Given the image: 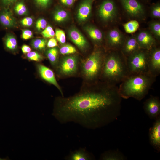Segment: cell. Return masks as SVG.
<instances>
[{
    "instance_id": "6da1fadb",
    "label": "cell",
    "mask_w": 160,
    "mask_h": 160,
    "mask_svg": "<svg viewBox=\"0 0 160 160\" xmlns=\"http://www.w3.org/2000/svg\"><path fill=\"white\" fill-rule=\"evenodd\" d=\"M121 98L115 88L83 92L58 99L52 115L61 124L73 122L94 129L117 119L121 114Z\"/></svg>"
},
{
    "instance_id": "7a4b0ae2",
    "label": "cell",
    "mask_w": 160,
    "mask_h": 160,
    "mask_svg": "<svg viewBox=\"0 0 160 160\" xmlns=\"http://www.w3.org/2000/svg\"><path fill=\"white\" fill-rule=\"evenodd\" d=\"M149 73L135 74L126 77L118 89L122 98L141 100L147 94L152 82Z\"/></svg>"
},
{
    "instance_id": "3957f363",
    "label": "cell",
    "mask_w": 160,
    "mask_h": 160,
    "mask_svg": "<svg viewBox=\"0 0 160 160\" xmlns=\"http://www.w3.org/2000/svg\"><path fill=\"white\" fill-rule=\"evenodd\" d=\"M128 71L127 63H124L117 54L111 53L106 58L103 68V73L113 82L124 79L127 77Z\"/></svg>"
},
{
    "instance_id": "277c9868",
    "label": "cell",
    "mask_w": 160,
    "mask_h": 160,
    "mask_svg": "<svg viewBox=\"0 0 160 160\" xmlns=\"http://www.w3.org/2000/svg\"><path fill=\"white\" fill-rule=\"evenodd\" d=\"M149 60L145 52L138 50L130 55L127 63L128 71L135 74L150 73Z\"/></svg>"
},
{
    "instance_id": "5b68a950",
    "label": "cell",
    "mask_w": 160,
    "mask_h": 160,
    "mask_svg": "<svg viewBox=\"0 0 160 160\" xmlns=\"http://www.w3.org/2000/svg\"><path fill=\"white\" fill-rule=\"evenodd\" d=\"M103 55L99 50L92 52L86 60L83 65L84 74L88 78L92 79L99 73L103 64Z\"/></svg>"
},
{
    "instance_id": "8992f818",
    "label": "cell",
    "mask_w": 160,
    "mask_h": 160,
    "mask_svg": "<svg viewBox=\"0 0 160 160\" xmlns=\"http://www.w3.org/2000/svg\"><path fill=\"white\" fill-rule=\"evenodd\" d=\"M98 14L101 20L104 22L113 21L116 18L118 10L113 0H104L100 4Z\"/></svg>"
},
{
    "instance_id": "52a82bcc",
    "label": "cell",
    "mask_w": 160,
    "mask_h": 160,
    "mask_svg": "<svg viewBox=\"0 0 160 160\" xmlns=\"http://www.w3.org/2000/svg\"><path fill=\"white\" fill-rule=\"evenodd\" d=\"M126 13L131 17L142 19L145 16L143 5L137 0H119Z\"/></svg>"
},
{
    "instance_id": "ba28073f",
    "label": "cell",
    "mask_w": 160,
    "mask_h": 160,
    "mask_svg": "<svg viewBox=\"0 0 160 160\" xmlns=\"http://www.w3.org/2000/svg\"><path fill=\"white\" fill-rule=\"evenodd\" d=\"M144 112L151 119L156 120L160 117V102L158 97L151 96L144 102Z\"/></svg>"
},
{
    "instance_id": "9c48e42d",
    "label": "cell",
    "mask_w": 160,
    "mask_h": 160,
    "mask_svg": "<svg viewBox=\"0 0 160 160\" xmlns=\"http://www.w3.org/2000/svg\"><path fill=\"white\" fill-rule=\"evenodd\" d=\"M77 59L75 55H71L64 57L61 60L59 70L62 74L68 75L75 72L77 68Z\"/></svg>"
},
{
    "instance_id": "30bf717a",
    "label": "cell",
    "mask_w": 160,
    "mask_h": 160,
    "mask_svg": "<svg viewBox=\"0 0 160 160\" xmlns=\"http://www.w3.org/2000/svg\"><path fill=\"white\" fill-rule=\"evenodd\" d=\"M149 130L150 144L158 152H160V117L156 119Z\"/></svg>"
},
{
    "instance_id": "8fae6325",
    "label": "cell",
    "mask_w": 160,
    "mask_h": 160,
    "mask_svg": "<svg viewBox=\"0 0 160 160\" xmlns=\"http://www.w3.org/2000/svg\"><path fill=\"white\" fill-rule=\"evenodd\" d=\"M37 68L39 74L42 79L55 86L63 96L61 89L56 81L53 71L47 67L40 64H37Z\"/></svg>"
},
{
    "instance_id": "7c38bea8",
    "label": "cell",
    "mask_w": 160,
    "mask_h": 160,
    "mask_svg": "<svg viewBox=\"0 0 160 160\" xmlns=\"http://www.w3.org/2000/svg\"><path fill=\"white\" fill-rule=\"evenodd\" d=\"M96 0H82L78 7L77 17L78 20L84 22L89 17L91 14L92 5Z\"/></svg>"
},
{
    "instance_id": "4fadbf2b",
    "label": "cell",
    "mask_w": 160,
    "mask_h": 160,
    "mask_svg": "<svg viewBox=\"0 0 160 160\" xmlns=\"http://www.w3.org/2000/svg\"><path fill=\"white\" fill-rule=\"evenodd\" d=\"M69 37L72 42L82 49H85L88 45L87 42L83 34L74 27L70 28L68 31Z\"/></svg>"
},
{
    "instance_id": "5bb4252c",
    "label": "cell",
    "mask_w": 160,
    "mask_h": 160,
    "mask_svg": "<svg viewBox=\"0 0 160 160\" xmlns=\"http://www.w3.org/2000/svg\"><path fill=\"white\" fill-rule=\"evenodd\" d=\"M140 48L149 49L154 45L155 40L152 35L146 31H142L135 37Z\"/></svg>"
},
{
    "instance_id": "9a60e30c",
    "label": "cell",
    "mask_w": 160,
    "mask_h": 160,
    "mask_svg": "<svg viewBox=\"0 0 160 160\" xmlns=\"http://www.w3.org/2000/svg\"><path fill=\"white\" fill-rule=\"evenodd\" d=\"M67 160H92L95 159L94 156L84 148H80L71 151L65 158Z\"/></svg>"
},
{
    "instance_id": "2e32d148",
    "label": "cell",
    "mask_w": 160,
    "mask_h": 160,
    "mask_svg": "<svg viewBox=\"0 0 160 160\" xmlns=\"http://www.w3.org/2000/svg\"><path fill=\"white\" fill-rule=\"evenodd\" d=\"M15 20L8 7H3L0 11V23L3 27L11 28L15 24Z\"/></svg>"
},
{
    "instance_id": "e0dca14e",
    "label": "cell",
    "mask_w": 160,
    "mask_h": 160,
    "mask_svg": "<svg viewBox=\"0 0 160 160\" xmlns=\"http://www.w3.org/2000/svg\"><path fill=\"white\" fill-rule=\"evenodd\" d=\"M107 38L109 44L113 48L121 46L124 41L123 34L116 28L111 29L108 32Z\"/></svg>"
},
{
    "instance_id": "ac0fdd59",
    "label": "cell",
    "mask_w": 160,
    "mask_h": 160,
    "mask_svg": "<svg viewBox=\"0 0 160 160\" xmlns=\"http://www.w3.org/2000/svg\"><path fill=\"white\" fill-rule=\"evenodd\" d=\"M150 73H159L160 69V50L159 48L154 49L152 52L149 60Z\"/></svg>"
},
{
    "instance_id": "d6986e66",
    "label": "cell",
    "mask_w": 160,
    "mask_h": 160,
    "mask_svg": "<svg viewBox=\"0 0 160 160\" xmlns=\"http://www.w3.org/2000/svg\"><path fill=\"white\" fill-rule=\"evenodd\" d=\"M140 48L135 37L128 38L124 44L123 51L127 55H130L139 50Z\"/></svg>"
},
{
    "instance_id": "ffe728a7",
    "label": "cell",
    "mask_w": 160,
    "mask_h": 160,
    "mask_svg": "<svg viewBox=\"0 0 160 160\" xmlns=\"http://www.w3.org/2000/svg\"><path fill=\"white\" fill-rule=\"evenodd\" d=\"M100 159L102 160H123L125 159L126 157L118 150H110L102 153Z\"/></svg>"
},
{
    "instance_id": "44dd1931",
    "label": "cell",
    "mask_w": 160,
    "mask_h": 160,
    "mask_svg": "<svg viewBox=\"0 0 160 160\" xmlns=\"http://www.w3.org/2000/svg\"><path fill=\"white\" fill-rule=\"evenodd\" d=\"M84 30L93 40L97 42L102 41L103 35L102 32L97 27L92 25L84 27Z\"/></svg>"
},
{
    "instance_id": "7402d4cb",
    "label": "cell",
    "mask_w": 160,
    "mask_h": 160,
    "mask_svg": "<svg viewBox=\"0 0 160 160\" xmlns=\"http://www.w3.org/2000/svg\"><path fill=\"white\" fill-rule=\"evenodd\" d=\"M4 42L5 47L7 50L11 52H14L17 49V41L12 35L8 34L6 35L4 38Z\"/></svg>"
},
{
    "instance_id": "603a6c76",
    "label": "cell",
    "mask_w": 160,
    "mask_h": 160,
    "mask_svg": "<svg viewBox=\"0 0 160 160\" xmlns=\"http://www.w3.org/2000/svg\"><path fill=\"white\" fill-rule=\"evenodd\" d=\"M124 29L127 33H132L136 31L139 27L138 22L136 20H132L123 25Z\"/></svg>"
},
{
    "instance_id": "cb8c5ba5",
    "label": "cell",
    "mask_w": 160,
    "mask_h": 160,
    "mask_svg": "<svg viewBox=\"0 0 160 160\" xmlns=\"http://www.w3.org/2000/svg\"><path fill=\"white\" fill-rule=\"evenodd\" d=\"M68 16V12L62 9H59L55 12L54 19L57 22H62L67 19Z\"/></svg>"
},
{
    "instance_id": "d4e9b609",
    "label": "cell",
    "mask_w": 160,
    "mask_h": 160,
    "mask_svg": "<svg viewBox=\"0 0 160 160\" xmlns=\"http://www.w3.org/2000/svg\"><path fill=\"white\" fill-rule=\"evenodd\" d=\"M58 53V49L56 47L50 48L47 51V57L53 65H55L56 63Z\"/></svg>"
},
{
    "instance_id": "484cf974",
    "label": "cell",
    "mask_w": 160,
    "mask_h": 160,
    "mask_svg": "<svg viewBox=\"0 0 160 160\" xmlns=\"http://www.w3.org/2000/svg\"><path fill=\"white\" fill-rule=\"evenodd\" d=\"M47 44V41L44 39H37L32 42L31 45L34 49L41 50L45 49Z\"/></svg>"
},
{
    "instance_id": "4316f807",
    "label": "cell",
    "mask_w": 160,
    "mask_h": 160,
    "mask_svg": "<svg viewBox=\"0 0 160 160\" xmlns=\"http://www.w3.org/2000/svg\"><path fill=\"white\" fill-rule=\"evenodd\" d=\"M149 28L155 36L158 39L160 37V23L159 22L154 21L151 22Z\"/></svg>"
},
{
    "instance_id": "83f0119b",
    "label": "cell",
    "mask_w": 160,
    "mask_h": 160,
    "mask_svg": "<svg viewBox=\"0 0 160 160\" xmlns=\"http://www.w3.org/2000/svg\"><path fill=\"white\" fill-rule=\"evenodd\" d=\"M26 57L29 60L39 62L43 59L42 55L36 51H31L27 54Z\"/></svg>"
},
{
    "instance_id": "f1b7e54d",
    "label": "cell",
    "mask_w": 160,
    "mask_h": 160,
    "mask_svg": "<svg viewBox=\"0 0 160 160\" xmlns=\"http://www.w3.org/2000/svg\"><path fill=\"white\" fill-rule=\"evenodd\" d=\"M76 52L75 48L69 44L62 46L60 49V53L63 55H69L75 53Z\"/></svg>"
},
{
    "instance_id": "f546056e",
    "label": "cell",
    "mask_w": 160,
    "mask_h": 160,
    "mask_svg": "<svg viewBox=\"0 0 160 160\" xmlns=\"http://www.w3.org/2000/svg\"><path fill=\"white\" fill-rule=\"evenodd\" d=\"M14 9L15 12L19 15H25L27 11L25 5L21 2H18L16 4Z\"/></svg>"
},
{
    "instance_id": "4dcf8cb0",
    "label": "cell",
    "mask_w": 160,
    "mask_h": 160,
    "mask_svg": "<svg viewBox=\"0 0 160 160\" xmlns=\"http://www.w3.org/2000/svg\"><path fill=\"white\" fill-rule=\"evenodd\" d=\"M41 33L44 38H51L55 35V32L52 28L49 25L47 26Z\"/></svg>"
},
{
    "instance_id": "1f68e13d",
    "label": "cell",
    "mask_w": 160,
    "mask_h": 160,
    "mask_svg": "<svg viewBox=\"0 0 160 160\" xmlns=\"http://www.w3.org/2000/svg\"><path fill=\"white\" fill-rule=\"evenodd\" d=\"M57 40L61 44H64L66 41V36L65 32L62 30L57 29L55 32Z\"/></svg>"
},
{
    "instance_id": "d6a6232c",
    "label": "cell",
    "mask_w": 160,
    "mask_h": 160,
    "mask_svg": "<svg viewBox=\"0 0 160 160\" xmlns=\"http://www.w3.org/2000/svg\"><path fill=\"white\" fill-rule=\"evenodd\" d=\"M151 15L153 17L159 18L160 17V5L159 3L153 5L151 8Z\"/></svg>"
},
{
    "instance_id": "836d02e7",
    "label": "cell",
    "mask_w": 160,
    "mask_h": 160,
    "mask_svg": "<svg viewBox=\"0 0 160 160\" xmlns=\"http://www.w3.org/2000/svg\"><path fill=\"white\" fill-rule=\"evenodd\" d=\"M47 22L44 18H40L36 22V26L39 31L44 29L47 27Z\"/></svg>"
},
{
    "instance_id": "e575fe53",
    "label": "cell",
    "mask_w": 160,
    "mask_h": 160,
    "mask_svg": "<svg viewBox=\"0 0 160 160\" xmlns=\"http://www.w3.org/2000/svg\"><path fill=\"white\" fill-rule=\"evenodd\" d=\"M36 4L39 7L45 8L50 4L52 0H34Z\"/></svg>"
},
{
    "instance_id": "d590c367",
    "label": "cell",
    "mask_w": 160,
    "mask_h": 160,
    "mask_svg": "<svg viewBox=\"0 0 160 160\" xmlns=\"http://www.w3.org/2000/svg\"><path fill=\"white\" fill-rule=\"evenodd\" d=\"M33 20L31 17H27L22 19L20 23L21 24L25 26L30 27L33 24Z\"/></svg>"
},
{
    "instance_id": "8d00e7d4",
    "label": "cell",
    "mask_w": 160,
    "mask_h": 160,
    "mask_svg": "<svg viewBox=\"0 0 160 160\" xmlns=\"http://www.w3.org/2000/svg\"><path fill=\"white\" fill-rule=\"evenodd\" d=\"M33 36L32 32L28 29L22 30V37L24 40H27L32 37Z\"/></svg>"
},
{
    "instance_id": "74e56055",
    "label": "cell",
    "mask_w": 160,
    "mask_h": 160,
    "mask_svg": "<svg viewBox=\"0 0 160 160\" xmlns=\"http://www.w3.org/2000/svg\"><path fill=\"white\" fill-rule=\"evenodd\" d=\"M47 46L49 48L55 47L58 46V43L56 39L53 37L51 38L47 44Z\"/></svg>"
},
{
    "instance_id": "f35d334b",
    "label": "cell",
    "mask_w": 160,
    "mask_h": 160,
    "mask_svg": "<svg viewBox=\"0 0 160 160\" xmlns=\"http://www.w3.org/2000/svg\"><path fill=\"white\" fill-rule=\"evenodd\" d=\"M18 0H0V4L3 7H8Z\"/></svg>"
},
{
    "instance_id": "ab89813d",
    "label": "cell",
    "mask_w": 160,
    "mask_h": 160,
    "mask_svg": "<svg viewBox=\"0 0 160 160\" xmlns=\"http://www.w3.org/2000/svg\"><path fill=\"white\" fill-rule=\"evenodd\" d=\"M60 1L63 5L67 7H71L74 4L76 0H60Z\"/></svg>"
},
{
    "instance_id": "60d3db41",
    "label": "cell",
    "mask_w": 160,
    "mask_h": 160,
    "mask_svg": "<svg viewBox=\"0 0 160 160\" xmlns=\"http://www.w3.org/2000/svg\"><path fill=\"white\" fill-rule=\"evenodd\" d=\"M21 50L23 53L26 54L30 52L31 49L29 46L26 44H24L22 46Z\"/></svg>"
},
{
    "instance_id": "b9f144b4",
    "label": "cell",
    "mask_w": 160,
    "mask_h": 160,
    "mask_svg": "<svg viewBox=\"0 0 160 160\" xmlns=\"http://www.w3.org/2000/svg\"><path fill=\"white\" fill-rule=\"evenodd\" d=\"M3 159H1L0 158V160H3Z\"/></svg>"
}]
</instances>
